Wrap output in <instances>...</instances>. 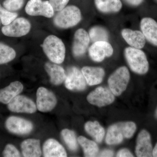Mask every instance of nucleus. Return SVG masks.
I'll return each mask as SVG.
<instances>
[{
    "label": "nucleus",
    "instance_id": "nucleus-25",
    "mask_svg": "<svg viewBox=\"0 0 157 157\" xmlns=\"http://www.w3.org/2000/svg\"><path fill=\"white\" fill-rule=\"evenodd\" d=\"M77 140L82 147L85 156L92 157L98 156L99 147L95 142L82 136L78 137Z\"/></svg>",
    "mask_w": 157,
    "mask_h": 157
},
{
    "label": "nucleus",
    "instance_id": "nucleus-9",
    "mask_svg": "<svg viewBox=\"0 0 157 157\" xmlns=\"http://www.w3.org/2000/svg\"><path fill=\"white\" fill-rule=\"evenodd\" d=\"M36 98L37 108L41 112H49L56 106V97L53 93L45 87H40L38 89Z\"/></svg>",
    "mask_w": 157,
    "mask_h": 157
},
{
    "label": "nucleus",
    "instance_id": "nucleus-20",
    "mask_svg": "<svg viewBox=\"0 0 157 157\" xmlns=\"http://www.w3.org/2000/svg\"><path fill=\"white\" fill-rule=\"evenodd\" d=\"M86 83L90 86L96 85L101 83L105 75L103 68L96 67H85L81 70Z\"/></svg>",
    "mask_w": 157,
    "mask_h": 157
},
{
    "label": "nucleus",
    "instance_id": "nucleus-22",
    "mask_svg": "<svg viewBox=\"0 0 157 157\" xmlns=\"http://www.w3.org/2000/svg\"><path fill=\"white\" fill-rule=\"evenodd\" d=\"M21 147L24 157H39L42 155L40 140L26 139L21 143Z\"/></svg>",
    "mask_w": 157,
    "mask_h": 157
},
{
    "label": "nucleus",
    "instance_id": "nucleus-11",
    "mask_svg": "<svg viewBox=\"0 0 157 157\" xmlns=\"http://www.w3.org/2000/svg\"><path fill=\"white\" fill-rule=\"evenodd\" d=\"M9 110L14 113H33L37 110V106L33 101L25 96L17 95L8 104Z\"/></svg>",
    "mask_w": 157,
    "mask_h": 157
},
{
    "label": "nucleus",
    "instance_id": "nucleus-33",
    "mask_svg": "<svg viewBox=\"0 0 157 157\" xmlns=\"http://www.w3.org/2000/svg\"><path fill=\"white\" fill-rule=\"evenodd\" d=\"M117 157H134L132 153L129 151V150L127 149H122L118 152L117 154Z\"/></svg>",
    "mask_w": 157,
    "mask_h": 157
},
{
    "label": "nucleus",
    "instance_id": "nucleus-23",
    "mask_svg": "<svg viewBox=\"0 0 157 157\" xmlns=\"http://www.w3.org/2000/svg\"><path fill=\"white\" fill-rule=\"evenodd\" d=\"M94 2L98 10L104 13L118 12L122 7L120 0H94Z\"/></svg>",
    "mask_w": 157,
    "mask_h": 157
},
{
    "label": "nucleus",
    "instance_id": "nucleus-3",
    "mask_svg": "<svg viewBox=\"0 0 157 157\" xmlns=\"http://www.w3.org/2000/svg\"><path fill=\"white\" fill-rule=\"evenodd\" d=\"M124 55L132 71L140 75L148 72V62L146 55L142 50L134 47H127L125 49Z\"/></svg>",
    "mask_w": 157,
    "mask_h": 157
},
{
    "label": "nucleus",
    "instance_id": "nucleus-35",
    "mask_svg": "<svg viewBox=\"0 0 157 157\" xmlns=\"http://www.w3.org/2000/svg\"><path fill=\"white\" fill-rule=\"evenodd\" d=\"M128 4L131 6H138L143 2L144 0H125Z\"/></svg>",
    "mask_w": 157,
    "mask_h": 157
},
{
    "label": "nucleus",
    "instance_id": "nucleus-1",
    "mask_svg": "<svg viewBox=\"0 0 157 157\" xmlns=\"http://www.w3.org/2000/svg\"><path fill=\"white\" fill-rule=\"evenodd\" d=\"M136 130V124L132 121L121 122L113 124L107 130L106 143L108 145L119 144L124 139L131 138Z\"/></svg>",
    "mask_w": 157,
    "mask_h": 157
},
{
    "label": "nucleus",
    "instance_id": "nucleus-12",
    "mask_svg": "<svg viewBox=\"0 0 157 157\" xmlns=\"http://www.w3.org/2000/svg\"><path fill=\"white\" fill-rule=\"evenodd\" d=\"M6 125L8 131L13 134L25 135L30 133L33 128L31 122L25 119L11 116L6 121Z\"/></svg>",
    "mask_w": 157,
    "mask_h": 157
},
{
    "label": "nucleus",
    "instance_id": "nucleus-10",
    "mask_svg": "<svg viewBox=\"0 0 157 157\" xmlns=\"http://www.w3.org/2000/svg\"><path fill=\"white\" fill-rule=\"evenodd\" d=\"M26 12L32 16H43L51 17L54 14V10L49 1L42 0H29L25 7Z\"/></svg>",
    "mask_w": 157,
    "mask_h": 157
},
{
    "label": "nucleus",
    "instance_id": "nucleus-4",
    "mask_svg": "<svg viewBox=\"0 0 157 157\" xmlns=\"http://www.w3.org/2000/svg\"><path fill=\"white\" fill-rule=\"evenodd\" d=\"M59 11L54 19V23L60 28L72 27L81 21V11L76 6H67Z\"/></svg>",
    "mask_w": 157,
    "mask_h": 157
},
{
    "label": "nucleus",
    "instance_id": "nucleus-28",
    "mask_svg": "<svg viewBox=\"0 0 157 157\" xmlns=\"http://www.w3.org/2000/svg\"><path fill=\"white\" fill-rule=\"evenodd\" d=\"M90 39L94 42L98 41H107L108 39V34L107 30L100 26L92 28L89 31Z\"/></svg>",
    "mask_w": 157,
    "mask_h": 157
},
{
    "label": "nucleus",
    "instance_id": "nucleus-5",
    "mask_svg": "<svg viewBox=\"0 0 157 157\" xmlns=\"http://www.w3.org/2000/svg\"><path fill=\"white\" fill-rule=\"evenodd\" d=\"M130 78V73L125 67L119 68L110 75L108 83L109 89L114 96L121 95L125 90Z\"/></svg>",
    "mask_w": 157,
    "mask_h": 157
},
{
    "label": "nucleus",
    "instance_id": "nucleus-14",
    "mask_svg": "<svg viewBox=\"0 0 157 157\" xmlns=\"http://www.w3.org/2000/svg\"><path fill=\"white\" fill-rule=\"evenodd\" d=\"M153 148L150 135L143 130L138 134L137 139L135 153L138 157L152 156Z\"/></svg>",
    "mask_w": 157,
    "mask_h": 157
},
{
    "label": "nucleus",
    "instance_id": "nucleus-24",
    "mask_svg": "<svg viewBox=\"0 0 157 157\" xmlns=\"http://www.w3.org/2000/svg\"><path fill=\"white\" fill-rule=\"evenodd\" d=\"M84 128L87 134L91 136L96 142H102L105 135V130L99 122L97 121H88L85 124Z\"/></svg>",
    "mask_w": 157,
    "mask_h": 157
},
{
    "label": "nucleus",
    "instance_id": "nucleus-7",
    "mask_svg": "<svg viewBox=\"0 0 157 157\" xmlns=\"http://www.w3.org/2000/svg\"><path fill=\"white\" fill-rule=\"evenodd\" d=\"M115 100L114 94L107 88L99 86L88 95L87 100L89 103L103 107L113 103Z\"/></svg>",
    "mask_w": 157,
    "mask_h": 157
},
{
    "label": "nucleus",
    "instance_id": "nucleus-27",
    "mask_svg": "<svg viewBox=\"0 0 157 157\" xmlns=\"http://www.w3.org/2000/svg\"><path fill=\"white\" fill-rule=\"evenodd\" d=\"M15 56L16 52L13 48L0 43V64L11 61L15 58Z\"/></svg>",
    "mask_w": 157,
    "mask_h": 157
},
{
    "label": "nucleus",
    "instance_id": "nucleus-31",
    "mask_svg": "<svg viewBox=\"0 0 157 157\" xmlns=\"http://www.w3.org/2000/svg\"><path fill=\"white\" fill-rule=\"evenodd\" d=\"M3 155L5 157H20L19 151L16 147L11 144H8L6 145Z\"/></svg>",
    "mask_w": 157,
    "mask_h": 157
},
{
    "label": "nucleus",
    "instance_id": "nucleus-16",
    "mask_svg": "<svg viewBox=\"0 0 157 157\" xmlns=\"http://www.w3.org/2000/svg\"><path fill=\"white\" fill-rule=\"evenodd\" d=\"M141 32L145 39L153 45L157 46V22L151 17H144L140 23Z\"/></svg>",
    "mask_w": 157,
    "mask_h": 157
},
{
    "label": "nucleus",
    "instance_id": "nucleus-34",
    "mask_svg": "<svg viewBox=\"0 0 157 157\" xmlns=\"http://www.w3.org/2000/svg\"><path fill=\"white\" fill-rule=\"evenodd\" d=\"M113 152L110 150H104L100 153L98 155L99 157H113Z\"/></svg>",
    "mask_w": 157,
    "mask_h": 157
},
{
    "label": "nucleus",
    "instance_id": "nucleus-18",
    "mask_svg": "<svg viewBox=\"0 0 157 157\" xmlns=\"http://www.w3.org/2000/svg\"><path fill=\"white\" fill-rule=\"evenodd\" d=\"M43 153L45 157H65L67 154L63 147L55 139L50 138L43 144Z\"/></svg>",
    "mask_w": 157,
    "mask_h": 157
},
{
    "label": "nucleus",
    "instance_id": "nucleus-17",
    "mask_svg": "<svg viewBox=\"0 0 157 157\" xmlns=\"http://www.w3.org/2000/svg\"><path fill=\"white\" fill-rule=\"evenodd\" d=\"M121 35L128 44L134 48L141 49L146 43L145 37L140 31L125 29L122 30Z\"/></svg>",
    "mask_w": 157,
    "mask_h": 157
},
{
    "label": "nucleus",
    "instance_id": "nucleus-29",
    "mask_svg": "<svg viewBox=\"0 0 157 157\" xmlns=\"http://www.w3.org/2000/svg\"><path fill=\"white\" fill-rule=\"evenodd\" d=\"M17 16V13L8 11L2 7L0 4V19L3 25L9 24L16 18Z\"/></svg>",
    "mask_w": 157,
    "mask_h": 157
},
{
    "label": "nucleus",
    "instance_id": "nucleus-37",
    "mask_svg": "<svg viewBox=\"0 0 157 157\" xmlns=\"http://www.w3.org/2000/svg\"><path fill=\"white\" fill-rule=\"evenodd\" d=\"M155 115L156 117L157 118V108L156 109L155 113Z\"/></svg>",
    "mask_w": 157,
    "mask_h": 157
},
{
    "label": "nucleus",
    "instance_id": "nucleus-26",
    "mask_svg": "<svg viewBox=\"0 0 157 157\" xmlns=\"http://www.w3.org/2000/svg\"><path fill=\"white\" fill-rule=\"evenodd\" d=\"M61 135L63 140L70 150L76 151L78 148V143L75 132L68 129L62 130Z\"/></svg>",
    "mask_w": 157,
    "mask_h": 157
},
{
    "label": "nucleus",
    "instance_id": "nucleus-36",
    "mask_svg": "<svg viewBox=\"0 0 157 157\" xmlns=\"http://www.w3.org/2000/svg\"><path fill=\"white\" fill-rule=\"evenodd\" d=\"M152 156L157 157V143L156 144L154 148L153 149Z\"/></svg>",
    "mask_w": 157,
    "mask_h": 157
},
{
    "label": "nucleus",
    "instance_id": "nucleus-21",
    "mask_svg": "<svg viewBox=\"0 0 157 157\" xmlns=\"http://www.w3.org/2000/svg\"><path fill=\"white\" fill-rule=\"evenodd\" d=\"M45 69L50 76V82L54 85H59L65 81L66 74L65 70L61 66L56 64L47 63Z\"/></svg>",
    "mask_w": 157,
    "mask_h": 157
},
{
    "label": "nucleus",
    "instance_id": "nucleus-30",
    "mask_svg": "<svg viewBox=\"0 0 157 157\" xmlns=\"http://www.w3.org/2000/svg\"><path fill=\"white\" fill-rule=\"evenodd\" d=\"M24 4V0H6L3 6L8 11H14L21 9Z\"/></svg>",
    "mask_w": 157,
    "mask_h": 157
},
{
    "label": "nucleus",
    "instance_id": "nucleus-2",
    "mask_svg": "<svg viewBox=\"0 0 157 157\" xmlns=\"http://www.w3.org/2000/svg\"><path fill=\"white\" fill-rule=\"evenodd\" d=\"M42 46L46 56L54 63L61 64L64 60L66 48L63 42L58 37L54 35L48 36Z\"/></svg>",
    "mask_w": 157,
    "mask_h": 157
},
{
    "label": "nucleus",
    "instance_id": "nucleus-15",
    "mask_svg": "<svg viewBox=\"0 0 157 157\" xmlns=\"http://www.w3.org/2000/svg\"><path fill=\"white\" fill-rule=\"evenodd\" d=\"M90 42L89 34L82 29H78L74 35L73 45V52L74 56L83 55L86 50Z\"/></svg>",
    "mask_w": 157,
    "mask_h": 157
},
{
    "label": "nucleus",
    "instance_id": "nucleus-32",
    "mask_svg": "<svg viewBox=\"0 0 157 157\" xmlns=\"http://www.w3.org/2000/svg\"><path fill=\"white\" fill-rule=\"evenodd\" d=\"M70 0H49L54 11H60L65 8Z\"/></svg>",
    "mask_w": 157,
    "mask_h": 157
},
{
    "label": "nucleus",
    "instance_id": "nucleus-8",
    "mask_svg": "<svg viewBox=\"0 0 157 157\" xmlns=\"http://www.w3.org/2000/svg\"><path fill=\"white\" fill-rule=\"evenodd\" d=\"M86 82L82 71L76 67H71L67 70L65 85L68 90L82 91L85 89Z\"/></svg>",
    "mask_w": 157,
    "mask_h": 157
},
{
    "label": "nucleus",
    "instance_id": "nucleus-13",
    "mask_svg": "<svg viewBox=\"0 0 157 157\" xmlns=\"http://www.w3.org/2000/svg\"><path fill=\"white\" fill-rule=\"evenodd\" d=\"M112 45L107 41L94 42L89 49L91 59L97 62L103 61L105 57L111 56L113 53Z\"/></svg>",
    "mask_w": 157,
    "mask_h": 157
},
{
    "label": "nucleus",
    "instance_id": "nucleus-38",
    "mask_svg": "<svg viewBox=\"0 0 157 157\" xmlns=\"http://www.w3.org/2000/svg\"><path fill=\"white\" fill-rule=\"evenodd\" d=\"M155 1L156 2H157V0H155Z\"/></svg>",
    "mask_w": 157,
    "mask_h": 157
},
{
    "label": "nucleus",
    "instance_id": "nucleus-6",
    "mask_svg": "<svg viewBox=\"0 0 157 157\" xmlns=\"http://www.w3.org/2000/svg\"><path fill=\"white\" fill-rule=\"evenodd\" d=\"M31 24L23 17L15 18L12 22L2 28V33L7 36L20 37L27 35L31 29Z\"/></svg>",
    "mask_w": 157,
    "mask_h": 157
},
{
    "label": "nucleus",
    "instance_id": "nucleus-19",
    "mask_svg": "<svg viewBox=\"0 0 157 157\" xmlns=\"http://www.w3.org/2000/svg\"><path fill=\"white\" fill-rule=\"evenodd\" d=\"M23 85L19 81H14L5 88L0 90V103L8 104L23 90Z\"/></svg>",
    "mask_w": 157,
    "mask_h": 157
}]
</instances>
